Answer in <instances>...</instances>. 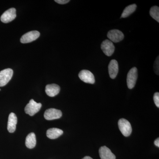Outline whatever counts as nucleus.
Returning <instances> with one entry per match:
<instances>
[{
  "label": "nucleus",
  "instance_id": "f257e3e1",
  "mask_svg": "<svg viewBox=\"0 0 159 159\" xmlns=\"http://www.w3.org/2000/svg\"><path fill=\"white\" fill-rule=\"evenodd\" d=\"M41 107V103H37L34 101V99H31L25 107V112L32 116L39 112Z\"/></svg>",
  "mask_w": 159,
  "mask_h": 159
},
{
  "label": "nucleus",
  "instance_id": "f03ea898",
  "mask_svg": "<svg viewBox=\"0 0 159 159\" xmlns=\"http://www.w3.org/2000/svg\"><path fill=\"white\" fill-rule=\"evenodd\" d=\"M118 125L120 131L125 137H128L132 133L131 125L128 120L124 119H119Z\"/></svg>",
  "mask_w": 159,
  "mask_h": 159
},
{
  "label": "nucleus",
  "instance_id": "7ed1b4c3",
  "mask_svg": "<svg viewBox=\"0 0 159 159\" xmlns=\"http://www.w3.org/2000/svg\"><path fill=\"white\" fill-rule=\"evenodd\" d=\"M13 71L11 69H6L0 71V87L4 86L10 81L13 76Z\"/></svg>",
  "mask_w": 159,
  "mask_h": 159
},
{
  "label": "nucleus",
  "instance_id": "20e7f679",
  "mask_svg": "<svg viewBox=\"0 0 159 159\" xmlns=\"http://www.w3.org/2000/svg\"><path fill=\"white\" fill-rule=\"evenodd\" d=\"M138 78V70L133 67L129 71L127 77V84L129 89H132L135 85Z\"/></svg>",
  "mask_w": 159,
  "mask_h": 159
},
{
  "label": "nucleus",
  "instance_id": "39448f33",
  "mask_svg": "<svg viewBox=\"0 0 159 159\" xmlns=\"http://www.w3.org/2000/svg\"><path fill=\"white\" fill-rule=\"evenodd\" d=\"M101 48L104 54L107 56H111L115 50L113 43L108 39H106L102 42L101 45Z\"/></svg>",
  "mask_w": 159,
  "mask_h": 159
},
{
  "label": "nucleus",
  "instance_id": "423d86ee",
  "mask_svg": "<svg viewBox=\"0 0 159 159\" xmlns=\"http://www.w3.org/2000/svg\"><path fill=\"white\" fill-rule=\"evenodd\" d=\"M107 36L111 41L116 43L122 41L124 38V34L122 31L117 29H113L109 31Z\"/></svg>",
  "mask_w": 159,
  "mask_h": 159
},
{
  "label": "nucleus",
  "instance_id": "0eeeda50",
  "mask_svg": "<svg viewBox=\"0 0 159 159\" xmlns=\"http://www.w3.org/2000/svg\"><path fill=\"white\" fill-rule=\"evenodd\" d=\"M80 79L86 83L93 84L95 82V77L93 74L90 71L88 70H82L80 72Z\"/></svg>",
  "mask_w": 159,
  "mask_h": 159
},
{
  "label": "nucleus",
  "instance_id": "6e6552de",
  "mask_svg": "<svg viewBox=\"0 0 159 159\" xmlns=\"http://www.w3.org/2000/svg\"><path fill=\"white\" fill-rule=\"evenodd\" d=\"M40 36V33L38 31H29L24 34L21 38L20 42L22 43H27L32 42L37 39Z\"/></svg>",
  "mask_w": 159,
  "mask_h": 159
},
{
  "label": "nucleus",
  "instance_id": "1a4fd4ad",
  "mask_svg": "<svg viewBox=\"0 0 159 159\" xmlns=\"http://www.w3.org/2000/svg\"><path fill=\"white\" fill-rule=\"evenodd\" d=\"M62 116V112L59 110L55 108H50L47 110L44 114L46 120H52L60 119Z\"/></svg>",
  "mask_w": 159,
  "mask_h": 159
},
{
  "label": "nucleus",
  "instance_id": "9d476101",
  "mask_svg": "<svg viewBox=\"0 0 159 159\" xmlns=\"http://www.w3.org/2000/svg\"><path fill=\"white\" fill-rule=\"evenodd\" d=\"M16 16V9L11 8L3 13L1 16V20L3 23H8L14 20Z\"/></svg>",
  "mask_w": 159,
  "mask_h": 159
},
{
  "label": "nucleus",
  "instance_id": "9b49d317",
  "mask_svg": "<svg viewBox=\"0 0 159 159\" xmlns=\"http://www.w3.org/2000/svg\"><path fill=\"white\" fill-rule=\"evenodd\" d=\"M108 72L110 77L111 79H115L116 77L119 72V65L116 60H112L108 66Z\"/></svg>",
  "mask_w": 159,
  "mask_h": 159
},
{
  "label": "nucleus",
  "instance_id": "f8f14e48",
  "mask_svg": "<svg viewBox=\"0 0 159 159\" xmlns=\"http://www.w3.org/2000/svg\"><path fill=\"white\" fill-rule=\"evenodd\" d=\"M99 154L101 159H116L115 155L108 147L106 146L100 147L99 149Z\"/></svg>",
  "mask_w": 159,
  "mask_h": 159
},
{
  "label": "nucleus",
  "instance_id": "ddd939ff",
  "mask_svg": "<svg viewBox=\"0 0 159 159\" xmlns=\"http://www.w3.org/2000/svg\"><path fill=\"white\" fill-rule=\"evenodd\" d=\"M17 122V118L16 115L14 113L9 114L8 119L7 129L9 133L14 132L16 129V125Z\"/></svg>",
  "mask_w": 159,
  "mask_h": 159
},
{
  "label": "nucleus",
  "instance_id": "4468645a",
  "mask_svg": "<svg viewBox=\"0 0 159 159\" xmlns=\"http://www.w3.org/2000/svg\"><path fill=\"white\" fill-rule=\"evenodd\" d=\"M60 91V87L57 84H48L46 86L45 92L46 94L50 97H54L59 93Z\"/></svg>",
  "mask_w": 159,
  "mask_h": 159
},
{
  "label": "nucleus",
  "instance_id": "2eb2a0df",
  "mask_svg": "<svg viewBox=\"0 0 159 159\" xmlns=\"http://www.w3.org/2000/svg\"><path fill=\"white\" fill-rule=\"evenodd\" d=\"M63 133V131L59 129L53 128L49 129L47 131V136L49 139H57Z\"/></svg>",
  "mask_w": 159,
  "mask_h": 159
},
{
  "label": "nucleus",
  "instance_id": "dca6fc26",
  "mask_svg": "<svg viewBox=\"0 0 159 159\" xmlns=\"http://www.w3.org/2000/svg\"><path fill=\"white\" fill-rule=\"evenodd\" d=\"M36 144V136L34 133H31L28 134L26 138L25 145L27 148H33Z\"/></svg>",
  "mask_w": 159,
  "mask_h": 159
},
{
  "label": "nucleus",
  "instance_id": "f3484780",
  "mask_svg": "<svg viewBox=\"0 0 159 159\" xmlns=\"http://www.w3.org/2000/svg\"><path fill=\"white\" fill-rule=\"evenodd\" d=\"M137 8V5L136 4H132L129 5L125 7L124 11L122 12L121 18H126L128 17L129 15L132 14L135 11Z\"/></svg>",
  "mask_w": 159,
  "mask_h": 159
},
{
  "label": "nucleus",
  "instance_id": "a211bd4d",
  "mask_svg": "<svg viewBox=\"0 0 159 159\" xmlns=\"http://www.w3.org/2000/svg\"><path fill=\"white\" fill-rule=\"evenodd\" d=\"M150 15L151 17L159 22V8L157 6H154L151 8Z\"/></svg>",
  "mask_w": 159,
  "mask_h": 159
},
{
  "label": "nucleus",
  "instance_id": "6ab92c4d",
  "mask_svg": "<svg viewBox=\"0 0 159 159\" xmlns=\"http://www.w3.org/2000/svg\"><path fill=\"white\" fill-rule=\"evenodd\" d=\"M153 100L157 107H159V93H156L153 96Z\"/></svg>",
  "mask_w": 159,
  "mask_h": 159
},
{
  "label": "nucleus",
  "instance_id": "aec40b11",
  "mask_svg": "<svg viewBox=\"0 0 159 159\" xmlns=\"http://www.w3.org/2000/svg\"><path fill=\"white\" fill-rule=\"evenodd\" d=\"M154 70L155 72L158 75H159V57H157L154 65Z\"/></svg>",
  "mask_w": 159,
  "mask_h": 159
},
{
  "label": "nucleus",
  "instance_id": "412c9836",
  "mask_svg": "<svg viewBox=\"0 0 159 159\" xmlns=\"http://www.w3.org/2000/svg\"><path fill=\"white\" fill-rule=\"evenodd\" d=\"M54 1L58 3V4L63 5V4H66L68 3L70 1H69V0H55Z\"/></svg>",
  "mask_w": 159,
  "mask_h": 159
},
{
  "label": "nucleus",
  "instance_id": "4be33fe9",
  "mask_svg": "<svg viewBox=\"0 0 159 159\" xmlns=\"http://www.w3.org/2000/svg\"><path fill=\"white\" fill-rule=\"evenodd\" d=\"M154 144L157 147H159V139L158 138L155 141Z\"/></svg>",
  "mask_w": 159,
  "mask_h": 159
},
{
  "label": "nucleus",
  "instance_id": "5701e85b",
  "mask_svg": "<svg viewBox=\"0 0 159 159\" xmlns=\"http://www.w3.org/2000/svg\"><path fill=\"white\" fill-rule=\"evenodd\" d=\"M82 159H93L92 157L89 156H86Z\"/></svg>",
  "mask_w": 159,
  "mask_h": 159
},
{
  "label": "nucleus",
  "instance_id": "b1692460",
  "mask_svg": "<svg viewBox=\"0 0 159 159\" xmlns=\"http://www.w3.org/2000/svg\"><path fill=\"white\" fill-rule=\"evenodd\" d=\"M0 91H1V89H0Z\"/></svg>",
  "mask_w": 159,
  "mask_h": 159
}]
</instances>
